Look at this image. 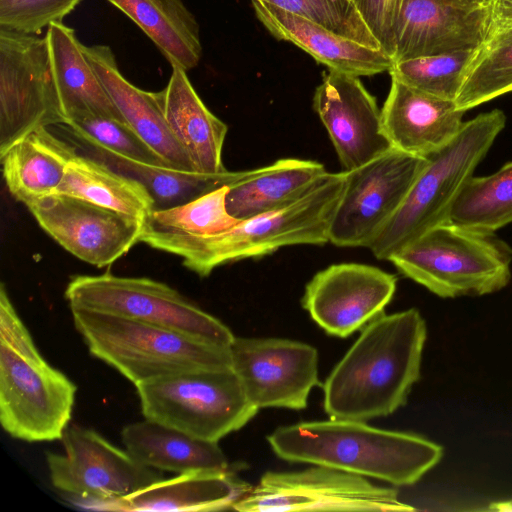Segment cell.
<instances>
[{"instance_id":"obj_1","label":"cell","mask_w":512,"mask_h":512,"mask_svg":"<svg viewBox=\"0 0 512 512\" xmlns=\"http://www.w3.org/2000/svg\"><path fill=\"white\" fill-rule=\"evenodd\" d=\"M426 337L415 308L376 317L327 377L325 412L332 419L367 421L405 405L420 378Z\"/></svg>"},{"instance_id":"obj_2","label":"cell","mask_w":512,"mask_h":512,"mask_svg":"<svg viewBox=\"0 0 512 512\" xmlns=\"http://www.w3.org/2000/svg\"><path fill=\"white\" fill-rule=\"evenodd\" d=\"M268 443L283 460L326 466L396 486L418 482L443 456L439 444L422 436L348 419L281 426L268 436Z\"/></svg>"},{"instance_id":"obj_3","label":"cell","mask_w":512,"mask_h":512,"mask_svg":"<svg viewBox=\"0 0 512 512\" xmlns=\"http://www.w3.org/2000/svg\"><path fill=\"white\" fill-rule=\"evenodd\" d=\"M346 172H327L304 197L284 208L238 221L208 235L142 234L140 242L182 258L200 277L218 266L262 257L291 245L329 242V228L344 191Z\"/></svg>"},{"instance_id":"obj_4","label":"cell","mask_w":512,"mask_h":512,"mask_svg":"<svg viewBox=\"0 0 512 512\" xmlns=\"http://www.w3.org/2000/svg\"><path fill=\"white\" fill-rule=\"evenodd\" d=\"M77 387L38 351L6 290L0 287V422L26 442L61 440Z\"/></svg>"},{"instance_id":"obj_5","label":"cell","mask_w":512,"mask_h":512,"mask_svg":"<svg viewBox=\"0 0 512 512\" xmlns=\"http://www.w3.org/2000/svg\"><path fill=\"white\" fill-rule=\"evenodd\" d=\"M505 125L502 110L481 113L464 122L451 142L426 157L401 206L369 246L376 258L389 260L428 229L449 221L459 192Z\"/></svg>"},{"instance_id":"obj_6","label":"cell","mask_w":512,"mask_h":512,"mask_svg":"<svg viewBox=\"0 0 512 512\" xmlns=\"http://www.w3.org/2000/svg\"><path fill=\"white\" fill-rule=\"evenodd\" d=\"M70 309L89 352L135 386L183 372L232 368L230 347L121 316Z\"/></svg>"},{"instance_id":"obj_7","label":"cell","mask_w":512,"mask_h":512,"mask_svg":"<svg viewBox=\"0 0 512 512\" xmlns=\"http://www.w3.org/2000/svg\"><path fill=\"white\" fill-rule=\"evenodd\" d=\"M388 261L441 298L491 294L512 276V248L504 240L450 220L428 229Z\"/></svg>"},{"instance_id":"obj_8","label":"cell","mask_w":512,"mask_h":512,"mask_svg":"<svg viewBox=\"0 0 512 512\" xmlns=\"http://www.w3.org/2000/svg\"><path fill=\"white\" fill-rule=\"evenodd\" d=\"M145 419L218 442L258 412L232 368L178 373L135 386Z\"/></svg>"},{"instance_id":"obj_9","label":"cell","mask_w":512,"mask_h":512,"mask_svg":"<svg viewBox=\"0 0 512 512\" xmlns=\"http://www.w3.org/2000/svg\"><path fill=\"white\" fill-rule=\"evenodd\" d=\"M70 308L121 316L173 329L230 347L235 336L219 319L202 310L169 285L145 277L109 272L77 275L65 289Z\"/></svg>"},{"instance_id":"obj_10","label":"cell","mask_w":512,"mask_h":512,"mask_svg":"<svg viewBox=\"0 0 512 512\" xmlns=\"http://www.w3.org/2000/svg\"><path fill=\"white\" fill-rule=\"evenodd\" d=\"M232 509L239 512L415 510L400 501L398 492L392 488L375 485L364 476L320 465L301 471L266 472L258 485Z\"/></svg>"},{"instance_id":"obj_11","label":"cell","mask_w":512,"mask_h":512,"mask_svg":"<svg viewBox=\"0 0 512 512\" xmlns=\"http://www.w3.org/2000/svg\"><path fill=\"white\" fill-rule=\"evenodd\" d=\"M65 124L46 38L0 29V155L32 130Z\"/></svg>"},{"instance_id":"obj_12","label":"cell","mask_w":512,"mask_h":512,"mask_svg":"<svg viewBox=\"0 0 512 512\" xmlns=\"http://www.w3.org/2000/svg\"><path fill=\"white\" fill-rule=\"evenodd\" d=\"M427 161L392 148L346 172L344 191L329 228L339 247H368L392 218Z\"/></svg>"},{"instance_id":"obj_13","label":"cell","mask_w":512,"mask_h":512,"mask_svg":"<svg viewBox=\"0 0 512 512\" xmlns=\"http://www.w3.org/2000/svg\"><path fill=\"white\" fill-rule=\"evenodd\" d=\"M61 441L63 454L46 452L51 482L58 490L84 500L89 508L163 479L161 472L142 465L92 429L67 427Z\"/></svg>"},{"instance_id":"obj_14","label":"cell","mask_w":512,"mask_h":512,"mask_svg":"<svg viewBox=\"0 0 512 512\" xmlns=\"http://www.w3.org/2000/svg\"><path fill=\"white\" fill-rule=\"evenodd\" d=\"M232 369L248 400L261 408H306L319 384L318 352L306 343L282 338H234Z\"/></svg>"},{"instance_id":"obj_15","label":"cell","mask_w":512,"mask_h":512,"mask_svg":"<svg viewBox=\"0 0 512 512\" xmlns=\"http://www.w3.org/2000/svg\"><path fill=\"white\" fill-rule=\"evenodd\" d=\"M26 207L61 247L99 268L124 256L143 231L138 219L65 194L54 193Z\"/></svg>"},{"instance_id":"obj_16","label":"cell","mask_w":512,"mask_h":512,"mask_svg":"<svg viewBox=\"0 0 512 512\" xmlns=\"http://www.w3.org/2000/svg\"><path fill=\"white\" fill-rule=\"evenodd\" d=\"M396 287L397 277L375 266L333 264L307 283L302 305L327 334L345 338L383 314Z\"/></svg>"},{"instance_id":"obj_17","label":"cell","mask_w":512,"mask_h":512,"mask_svg":"<svg viewBox=\"0 0 512 512\" xmlns=\"http://www.w3.org/2000/svg\"><path fill=\"white\" fill-rule=\"evenodd\" d=\"M491 27L489 4L459 0H397L393 63L477 49Z\"/></svg>"},{"instance_id":"obj_18","label":"cell","mask_w":512,"mask_h":512,"mask_svg":"<svg viewBox=\"0 0 512 512\" xmlns=\"http://www.w3.org/2000/svg\"><path fill=\"white\" fill-rule=\"evenodd\" d=\"M313 105L345 171L393 148L376 99L358 76L330 70L316 88Z\"/></svg>"},{"instance_id":"obj_19","label":"cell","mask_w":512,"mask_h":512,"mask_svg":"<svg viewBox=\"0 0 512 512\" xmlns=\"http://www.w3.org/2000/svg\"><path fill=\"white\" fill-rule=\"evenodd\" d=\"M455 101L433 96L391 78L381 109L382 127L393 148L427 157L451 142L463 125Z\"/></svg>"},{"instance_id":"obj_20","label":"cell","mask_w":512,"mask_h":512,"mask_svg":"<svg viewBox=\"0 0 512 512\" xmlns=\"http://www.w3.org/2000/svg\"><path fill=\"white\" fill-rule=\"evenodd\" d=\"M81 48L111 100L141 139L168 166L196 172L166 121L160 92L144 91L124 78L108 46L82 44Z\"/></svg>"},{"instance_id":"obj_21","label":"cell","mask_w":512,"mask_h":512,"mask_svg":"<svg viewBox=\"0 0 512 512\" xmlns=\"http://www.w3.org/2000/svg\"><path fill=\"white\" fill-rule=\"evenodd\" d=\"M252 5L259 21L275 38L295 44L330 70L359 77L389 72L393 65V59L381 49L336 34L269 3L252 0Z\"/></svg>"},{"instance_id":"obj_22","label":"cell","mask_w":512,"mask_h":512,"mask_svg":"<svg viewBox=\"0 0 512 512\" xmlns=\"http://www.w3.org/2000/svg\"><path fill=\"white\" fill-rule=\"evenodd\" d=\"M252 487L229 470H201L156 481L124 498L98 505L109 511H219L232 509Z\"/></svg>"},{"instance_id":"obj_23","label":"cell","mask_w":512,"mask_h":512,"mask_svg":"<svg viewBox=\"0 0 512 512\" xmlns=\"http://www.w3.org/2000/svg\"><path fill=\"white\" fill-rule=\"evenodd\" d=\"M160 95L166 121L195 171L203 174L227 171L222 150L228 127L205 106L186 71L172 66L168 85Z\"/></svg>"},{"instance_id":"obj_24","label":"cell","mask_w":512,"mask_h":512,"mask_svg":"<svg viewBox=\"0 0 512 512\" xmlns=\"http://www.w3.org/2000/svg\"><path fill=\"white\" fill-rule=\"evenodd\" d=\"M45 38L66 124L86 114L126 122L85 57L74 30L54 22Z\"/></svg>"},{"instance_id":"obj_25","label":"cell","mask_w":512,"mask_h":512,"mask_svg":"<svg viewBox=\"0 0 512 512\" xmlns=\"http://www.w3.org/2000/svg\"><path fill=\"white\" fill-rule=\"evenodd\" d=\"M76 149L40 127L24 135L0 155L10 194L25 206L54 194Z\"/></svg>"},{"instance_id":"obj_26","label":"cell","mask_w":512,"mask_h":512,"mask_svg":"<svg viewBox=\"0 0 512 512\" xmlns=\"http://www.w3.org/2000/svg\"><path fill=\"white\" fill-rule=\"evenodd\" d=\"M326 173L324 165L317 161L277 160L229 186L227 211L241 221L284 208L308 194Z\"/></svg>"},{"instance_id":"obj_27","label":"cell","mask_w":512,"mask_h":512,"mask_svg":"<svg viewBox=\"0 0 512 512\" xmlns=\"http://www.w3.org/2000/svg\"><path fill=\"white\" fill-rule=\"evenodd\" d=\"M121 439L134 459L156 470L182 474L230 469L218 442L198 439L147 419L126 425Z\"/></svg>"},{"instance_id":"obj_28","label":"cell","mask_w":512,"mask_h":512,"mask_svg":"<svg viewBox=\"0 0 512 512\" xmlns=\"http://www.w3.org/2000/svg\"><path fill=\"white\" fill-rule=\"evenodd\" d=\"M131 18L172 66L185 71L200 61V28L182 0H108Z\"/></svg>"},{"instance_id":"obj_29","label":"cell","mask_w":512,"mask_h":512,"mask_svg":"<svg viewBox=\"0 0 512 512\" xmlns=\"http://www.w3.org/2000/svg\"><path fill=\"white\" fill-rule=\"evenodd\" d=\"M55 193L73 196L140 221L154 210V200L139 181L102 161L77 154Z\"/></svg>"},{"instance_id":"obj_30","label":"cell","mask_w":512,"mask_h":512,"mask_svg":"<svg viewBox=\"0 0 512 512\" xmlns=\"http://www.w3.org/2000/svg\"><path fill=\"white\" fill-rule=\"evenodd\" d=\"M92 152L96 159L142 183L154 200V210L182 205L220 187L230 186L255 170L203 174L142 163L101 149H92Z\"/></svg>"},{"instance_id":"obj_31","label":"cell","mask_w":512,"mask_h":512,"mask_svg":"<svg viewBox=\"0 0 512 512\" xmlns=\"http://www.w3.org/2000/svg\"><path fill=\"white\" fill-rule=\"evenodd\" d=\"M512 92V25L490 28L485 41L475 50L455 99L466 112Z\"/></svg>"},{"instance_id":"obj_32","label":"cell","mask_w":512,"mask_h":512,"mask_svg":"<svg viewBox=\"0 0 512 512\" xmlns=\"http://www.w3.org/2000/svg\"><path fill=\"white\" fill-rule=\"evenodd\" d=\"M449 220L490 233L512 223V161L492 174L470 177L453 203Z\"/></svg>"},{"instance_id":"obj_33","label":"cell","mask_w":512,"mask_h":512,"mask_svg":"<svg viewBox=\"0 0 512 512\" xmlns=\"http://www.w3.org/2000/svg\"><path fill=\"white\" fill-rule=\"evenodd\" d=\"M229 186H223L182 205L153 210L143 221L142 234L208 235L225 231L238 220L226 208Z\"/></svg>"},{"instance_id":"obj_34","label":"cell","mask_w":512,"mask_h":512,"mask_svg":"<svg viewBox=\"0 0 512 512\" xmlns=\"http://www.w3.org/2000/svg\"><path fill=\"white\" fill-rule=\"evenodd\" d=\"M476 49L422 56L393 63L395 78L433 96L455 101Z\"/></svg>"},{"instance_id":"obj_35","label":"cell","mask_w":512,"mask_h":512,"mask_svg":"<svg viewBox=\"0 0 512 512\" xmlns=\"http://www.w3.org/2000/svg\"><path fill=\"white\" fill-rule=\"evenodd\" d=\"M65 126L91 149L109 151L142 163L167 165L126 122L86 114L68 121Z\"/></svg>"},{"instance_id":"obj_36","label":"cell","mask_w":512,"mask_h":512,"mask_svg":"<svg viewBox=\"0 0 512 512\" xmlns=\"http://www.w3.org/2000/svg\"><path fill=\"white\" fill-rule=\"evenodd\" d=\"M309 19L332 32L381 49L353 0H260Z\"/></svg>"},{"instance_id":"obj_37","label":"cell","mask_w":512,"mask_h":512,"mask_svg":"<svg viewBox=\"0 0 512 512\" xmlns=\"http://www.w3.org/2000/svg\"><path fill=\"white\" fill-rule=\"evenodd\" d=\"M81 0H0V29L39 34L54 22H62Z\"/></svg>"},{"instance_id":"obj_38","label":"cell","mask_w":512,"mask_h":512,"mask_svg":"<svg viewBox=\"0 0 512 512\" xmlns=\"http://www.w3.org/2000/svg\"><path fill=\"white\" fill-rule=\"evenodd\" d=\"M367 25L392 58L393 26L397 0H353ZM469 4H489V0H459Z\"/></svg>"},{"instance_id":"obj_39","label":"cell","mask_w":512,"mask_h":512,"mask_svg":"<svg viewBox=\"0 0 512 512\" xmlns=\"http://www.w3.org/2000/svg\"><path fill=\"white\" fill-rule=\"evenodd\" d=\"M491 27L512 25V0H489Z\"/></svg>"},{"instance_id":"obj_40","label":"cell","mask_w":512,"mask_h":512,"mask_svg":"<svg viewBox=\"0 0 512 512\" xmlns=\"http://www.w3.org/2000/svg\"><path fill=\"white\" fill-rule=\"evenodd\" d=\"M489 510L512 512V499L491 503Z\"/></svg>"}]
</instances>
